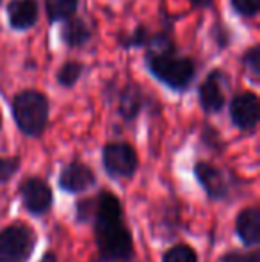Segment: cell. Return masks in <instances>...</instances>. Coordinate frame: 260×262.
<instances>
[{"mask_svg": "<svg viewBox=\"0 0 260 262\" xmlns=\"http://www.w3.org/2000/svg\"><path fill=\"white\" fill-rule=\"evenodd\" d=\"M150 36H148V31H146L143 25H139L135 31H132L129 36H122L120 38V45L125 47V49H130V47H146L148 43Z\"/></svg>", "mask_w": 260, "mask_h": 262, "instance_id": "ffe728a7", "label": "cell"}, {"mask_svg": "<svg viewBox=\"0 0 260 262\" xmlns=\"http://www.w3.org/2000/svg\"><path fill=\"white\" fill-rule=\"evenodd\" d=\"M20 198L23 207L32 216H43L54 204V193L49 182L39 177H29L20 186Z\"/></svg>", "mask_w": 260, "mask_h": 262, "instance_id": "8992f818", "label": "cell"}, {"mask_svg": "<svg viewBox=\"0 0 260 262\" xmlns=\"http://www.w3.org/2000/svg\"><path fill=\"white\" fill-rule=\"evenodd\" d=\"M143 91L137 84H129L122 90L118 98V113L125 121H134L143 109Z\"/></svg>", "mask_w": 260, "mask_h": 262, "instance_id": "5bb4252c", "label": "cell"}, {"mask_svg": "<svg viewBox=\"0 0 260 262\" xmlns=\"http://www.w3.org/2000/svg\"><path fill=\"white\" fill-rule=\"evenodd\" d=\"M225 84L226 77L221 70H212L207 75V79L198 88V100L201 109L207 114L219 113L225 107Z\"/></svg>", "mask_w": 260, "mask_h": 262, "instance_id": "ba28073f", "label": "cell"}, {"mask_svg": "<svg viewBox=\"0 0 260 262\" xmlns=\"http://www.w3.org/2000/svg\"><path fill=\"white\" fill-rule=\"evenodd\" d=\"M79 6V0H45V9L49 21H63L66 18L73 16Z\"/></svg>", "mask_w": 260, "mask_h": 262, "instance_id": "9a60e30c", "label": "cell"}, {"mask_svg": "<svg viewBox=\"0 0 260 262\" xmlns=\"http://www.w3.org/2000/svg\"><path fill=\"white\" fill-rule=\"evenodd\" d=\"M63 27H61V39L66 47L69 49H80L91 39V31L86 25V21L82 18L69 16L63 20Z\"/></svg>", "mask_w": 260, "mask_h": 262, "instance_id": "4fadbf2b", "label": "cell"}, {"mask_svg": "<svg viewBox=\"0 0 260 262\" xmlns=\"http://www.w3.org/2000/svg\"><path fill=\"white\" fill-rule=\"evenodd\" d=\"M243 66L246 73L257 82L260 79V47L255 45L250 50H246L243 55Z\"/></svg>", "mask_w": 260, "mask_h": 262, "instance_id": "ac0fdd59", "label": "cell"}, {"mask_svg": "<svg viewBox=\"0 0 260 262\" xmlns=\"http://www.w3.org/2000/svg\"><path fill=\"white\" fill-rule=\"evenodd\" d=\"M11 114L16 127L29 138H39L49 123L50 104L43 93L25 90L11 102Z\"/></svg>", "mask_w": 260, "mask_h": 262, "instance_id": "3957f363", "label": "cell"}, {"mask_svg": "<svg viewBox=\"0 0 260 262\" xmlns=\"http://www.w3.org/2000/svg\"><path fill=\"white\" fill-rule=\"evenodd\" d=\"M235 234L246 248L260 243V209L248 207L239 212L235 220Z\"/></svg>", "mask_w": 260, "mask_h": 262, "instance_id": "7c38bea8", "label": "cell"}, {"mask_svg": "<svg viewBox=\"0 0 260 262\" xmlns=\"http://www.w3.org/2000/svg\"><path fill=\"white\" fill-rule=\"evenodd\" d=\"M195 177L207 196L210 200H225L230 193V182L225 177V173L219 168H216L210 162H196L195 164Z\"/></svg>", "mask_w": 260, "mask_h": 262, "instance_id": "30bf717a", "label": "cell"}, {"mask_svg": "<svg viewBox=\"0 0 260 262\" xmlns=\"http://www.w3.org/2000/svg\"><path fill=\"white\" fill-rule=\"evenodd\" d=\"M189 2H191L193 6H196V7H207V6H210V4H212V0H189Z\"/></svg>", "mask_w": 260, "mask_h": 262, "instance_id": "cb8c5ba5", "label": "cell"}, {"mask_svg": "<svg viewBox=\"0 0 260 262\" xmlns=\"http://www.w3.org/2000/svg\"><path fill=\"white\" fill-rule=\"evenodd\" d=\"M221 262H260V253L258 252H228L221 257Z\"/></svg>", "mask_w": 260, "mask_h": 262, "instance_id": "7402d4cb", "label": "cell"}, {"mask_svg": "<svg viewBox=\"0 0 260 262\" xmlns=\"http://www.w3.org/2000/svg\"><path fill=\"white\" fill-rule=\"evenodd\" d=\"M6 11L9 25L14 31H29L36 25L39 16V6L36 0H11Z\"/></svg>", "mask_w": 260, "mask_h": 262, "instance_id": "8fae6325", "label": "cell"}, {"mask_svg": "<svg viewBox=\"0 0 260 262\" xmlns=\"http://www.w3.org/2000/svg\"><path fill=\"white\" fill-rule=\"evenodd\" d=\"M20 169V157H0V186L7 184Z\"/></svg>", "mask_w": 260, "mask_h": 262, "instance_id": "d6986e66", "label": "cell"}, {"mask_svg": "<svg viewBox=\"0 0 260 262\" xmlns=\"http://www.w3.org/2000/svg\"><path fill=\"white\" fill-rule=\"evenodd\" d=\"M148 72L173 91H185L196 75V64L191 57H178L177 50L146 52Z\"/></svg>", "mask_w": 260, "mask_h": 262, "instance_id": "7a4b0ae2", "label": "cell"}, {"mask_svg": "<svg viewBox=\"0 0 260 262\" xmlns=\"http://www.w3.org/2000/svg\"><path fill=\"white\" fill-rule=\"evenodd\" d=\"M39 262H57V255L54 252H46L45 255L41 257V260Z\"/></svg>", "mask_w": 260, "mask_h": 262, "instance_id": "603a6c76", "label": "cell"}, {"mask_svg": "<svg viewBox=\"0 0 260 262\" xmlns=\"http://www.w3.org/2000/svg\"><path fill=\"white\" fill-rule=\"evenodd\" d=\"M0 2H2V0H0Z\"/></svg>", "mask_w": 260, "mask_h": 262, "instance_id": "484cf974", "label": "cell"}, {"mask_svg": "<svg viewBox=\"0 0 260 262\" xmlns=\"http://www.w3.org/2000/svg\"><path fill=\"white\" fill-rule=\"evenodd\" d=\"M102 166L111 179H132L137 171L139 159L129 143H107L102 150Z\"/></svg>", "mask_w": 260, "mask_h": 262, "instance_id": "5b68a950", "label": "cell"}, {"mask_svg": "<svg viewBox=\"0 0 260 262\" xmlns=\"http://www.w3.org/2000/svg\"><path fill=\"white\" fill-rule=\"evenodd\" d=\"M260 104L258 97L251 91L239 93L230 102V120L241 130H253L258 123Z\"/></svg>", "mask_w": 260, "mask_h": 262, "instance_id": "52a82bcc", "label": "cell"}, {"mask_svg": "<svg viewBox=\"0 0 260 262\" xmlns=\"http://www.w3.org/2000/svg\"><path fill=\"white\" fill-rule=\"evenodd\" d=\"M84 72V64L79 61H68L57 72V82L63 88H72L75 86V82L80 79Z\"/></svg>", "mask_w": 260, "mask_h": 262, "instance_id": "2e32d148", "label": "cell"}, {"mask_svg": "<svg viewBox=\"0 0 260 262\" xmlns=\"http://www.w3.org/2000/svg\"><path fill=\"white\" fill-rule=\"evenodd\" d=\"M36 232L16 221L0 230V262H29L36 248Z\"/></svg>", "mask_w": 260, "mask_h": 262, "instance_id": "277c9868", "label": "cell"}, {"mask_svg": "<svg viewBox=\"0 0 260 262\" xmlns=\"http://www.w3.org/2000/svg\"><path fill=\"white\" fill-rule=\"evenodd\" d=\"M233 11L244 18H251L260 11V0H230Z\"/></svg>", "mask_w": 260, "mask_h": 262, "instance_id": "44dd1931", "label": "cell"}, {"mask_svg": "<svg viewBox=\"0 0 260 262\" xmlns=\"http://www.w3.org/2000/svg\"><path fill=\"white\" fill-rule=\"evenodd\" d=\"M79 223L93 225L98 248L97 262H130L134 257L132 232L125 225L122 202L104 189L94 198H84L75 205Z\"/></svg>", "mask_w": 260, "mask_h": 262, "instance_id": "6da1fadb", "label": "cell"}, {"mask_svg": "<svg viewBox=\"0 0 260 262\" xmlns=\"http://www.w3.org/2000/svg\"><path fill=\"white\" fill-rule=\"evenodd\" d=\"M162 262H198V255L189 245H175L164 252Z\"/></svg>", "mask_w": 260, "mask_h": 262, "instance_id": "e0dca14e", "label": "cell"}, {"mask_svg": "<svg viewBox=\"0 0 260 262\" xmlns=\"http://www.w3.org/2000/svg\"><path fill=\"white\" fill-rule=\"evenodd\" d=\"M0 128H2V121H0Z\"/></svg>", "mask_w": 260, "mask_h": 262, "instance_id": "d4e9b609", "label": "cell"}, {"mask_svg": "<svg viewBox=\"0 0 260 262\" xmlns=\"http://www.w3.org/2000/svg\"><path fill=\"white\" fill-rule=\"evenodd\" d=\"M57 184H59V187L64 193L80 194L86 193L89 187H93L97 184V177H94L93 169L87 164H84L80 161H72L61 169Z\"/></svg>", "mask_w": 260, "mask_h": 262, "instance_id": "9c48e42d", "label": "cell"}]
</instances>
